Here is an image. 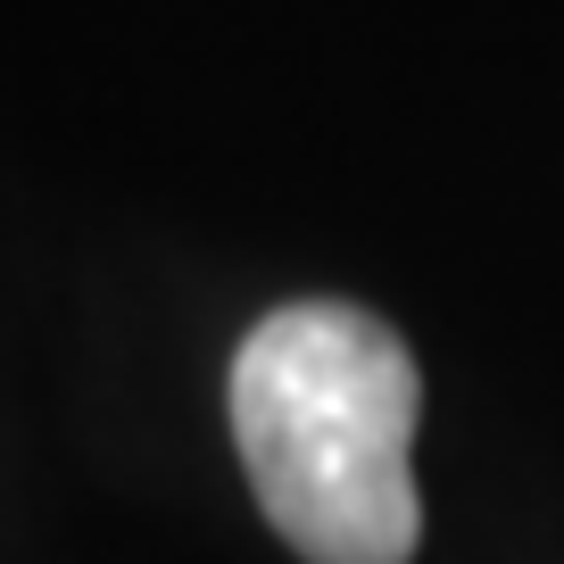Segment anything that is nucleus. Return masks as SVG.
I'll list each match as a JSON object with an SVG mask.
<instances>
[{"label":"nucleus","instance_id":"obj_1","mask_svg":"<svg viewBox=\"0 0 564 564\" xmlns=\"http://www.w3.org/2000/svg\"><path fill=\"white\" fill-rule=\"evenodd\" d=\"M415 415V357L366 307H274L232 357V441L249 490L307 564L415 556L423 507L406 474Z\"/></svg>","mask_w":564,"mask_h":564}]
</instances>
